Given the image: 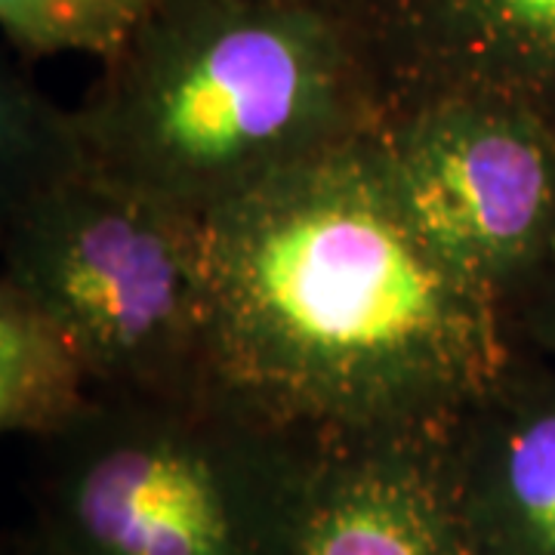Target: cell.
I'll return each instance as SVG.
<instances>
[{"instance_id":"cell-8","label":"cell","mask_w":555,"mask_h":555,"mask_svg":"<svg viewBox=\"0 0 555 555\" xmlns=\"http://www.w3.org/2000/svg\"><path fill=\"white\" fill-rule=\"evenodd\" d=\"M448 456L478 555H555V364L513 349L448 420Z\"/></svg>"},{"instance_id":"cell-1","label":"cell","mask_w":555,"mask_h":555,"mask_svg":"<svg viewBox=\"0 0 555 555\" xmlns=\"http://www.w3.org/2000/svg\"><path fill=\"white\" fill-rule=\"evenodd\" d=\"M210 377L321 436L438 426L506 364L496 302L398 201L371 137L204 217Z\"/></svg>"},{"instance_id":"cell-14","label":"cell","mask_w":555,"mask_h":555,"mask_svg":"<svg viewBox=\"0 0 555 555\" xmlns=\"http://www.w3.org/2000/svg\"><path fill=\"white\" fill-rule=\"evenodd\" d=\"M25 546H28V555H62L60 550H53L50 543H43L31 528L25 531Z\"/></svg>"},{"instance_id":"cell-13","label":"cell","mask_w":555,"mask_h":555,"mask_svg":"<svg viewBox=\"0 0 555 555\" xmlns=\"http://www.w3.org/2000/svg\"><path fill=\"white\" fill-rule=\"evenodd\" d=\"M0 555H28L25 531H20V534H0Z\"/></svg>"},{"instance_id":"cell-9","label":"cell","mask_w":555,"mask_h":555,"mask_svg":"<svg viewBox=\"0 0 555 555\" xmlns=\"http://www.w3.org/2000/svg\"><path fill=\"white\" fill-rule=\"evenodd\" d=\"M90 379L53 321L0 272V438H38L75 414Z\"/></svg>"},{"instance_id":"cell-6","label":"cell","mask_w":555,"mask_h":555,"mask_svg":"<svg viewBox=\"0 0 555 555\" xmlns=\"http://www.w3.org/2000/svg\"><path fill=\"white\" fill-rule=\"evenodd\" d=\"M386 108L476 93L555 124V0H337Z\"/></svg>"},{"instance_id":"cell-12","label":"cell","mask_w":555,"mask_h":555,"mask_svg":"<svg viewBox=\"0 0 555 555\" xmlns=\"http://www.w3.org/2000/svg\"><path fill=\"white\" fill-rule=\"evenodd\" d=\"M500 321L509 349L555 364V219L500 297Z\"/></svg>"},{"instance_id":"cell-10","label":"cell","mask_w":555,"mask_h":555,"mask_svg":"<svg viewBox=\"0 0 555 555\" xmlns=\"http://www.w3.org/2000/svg\"><path fill=\"white\" fill-rule=\"evenodd\" d=\"M83 167L75 108L56 105L22 56L0 50V241L43 192Z\"/></svg>"},{"instance_id":"cell-3","label":"cell","mask_w":555,"mask_h":555,"mask_svg":"<svg viewBox=\"0 0 555 555\" xmlns=\"http://www.w3.org/2000/svg\"><path fill=\"white\" fill-rule=\"evenodd\" d=\"M321 441L214 377L90 389L31 438V531L62 555H291Z\"/></svg>"},{"instance_id":"cell-4","label":"cell","mask_w":555,"mask_h":555,"mask_svg":"<svg viewBox=\"0 0 555 555\" xmlns=\"http://www.w3.org/2000/svg\"><path fill=\"white\" fill-rule=\"evenodd\" d=\"M0 272L53 321L90 389L179 392L210 379L198 214L87 164L13 222Z\"/></svg>"},{"instance_id":"cell-11","label":"cell","mask_w":555,"mask_h":555,"mask_svg":"<svg viewBox=\"0 0 555 555\" xmlns=\"http://www.w3.org/2000/svg\"><path fill=\"white\" fill-rule=\"evenodd\" d=\"M152 0H0V35L25 62L80 53L112 60Z\"/></svg>"},{"instance_id":"cell-2","label":"cell","mask_w":555,"mask_h":555,"mask_svg":"<svg viewBox=\"0 0 555 555\" xmlns=\"http://www.w3.org/2000/svg\"><path fill=\"white\" fill-rule=\"evenodd\" d=\"M383 115L337 0H152L75 108L93 170L198 217Z\"/></svg>"},{"instance_id":"cell-5","label":"cell","mask_w":555,"mask_h":555,"mask_svg":"<svg viewBox=\"0 0 555 555\" xmlns=\"http://www.w3.org/2000/svg\"><path fill=\"white\" fill-rule=\"evenodd\" d=\"M371 145L420 235L500 309L555 219L553 120L496 96H426L386 108Z\"/></svg>"},{"instance_id":"cell-7","label":"cell","mask_w":555,"mask_h":555,"mask_svg":"<svg viewBox=\"0 0 555 555\" xmlns=\"http://www.w3.org/2000/svg\"><path fill=\"white\" fill-rule=\"evenodd\" d=\"M291 555H478L456 509L448 423L324 436Z\"/></svg>"}]
</instances>
